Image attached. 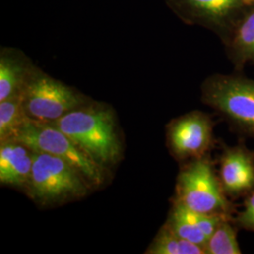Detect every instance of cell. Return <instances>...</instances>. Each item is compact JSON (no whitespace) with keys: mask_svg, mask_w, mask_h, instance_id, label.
<instances>
[{"mask_svg":"<svg viewBox=\"0 0 254 254\" xmlns=\"http://www.w3.org/2000/svg\"><path fill=\"white\" fill-rule=\"evenodd\" d=\"M72 110L51 123L102 167L115 164L122 154L114 115L104 107H87Z\"/></svg>","mask_w":254,"mask_h":254,"instance_id":"6da1fadb","label":"cell"},{"mask_svg":"<svg viewBox=\"0 0 254 254\" xmlns=\"http://www.w3.org/2000/svg\"><path fill=\"white\" fill-rule=\"evenodd\" d=\"M200 98L232 130L254 137V79L241 72L214 73L201 83Z\"/></svg>","mask_w":254,"mask_h":254,"instance_id":"7a4b0ae2","label":"cell"},{"mask_svg":"<svg viewBox=\"0 0 254 254\" xmlns=\"http://www.w3.org/2000/svg\"><path fill=\"white\" fill-rule=\"evenodd\" d=\"M175 201L193 212L234 218L235 204L225 195L208 154L190 160L176 182Z\"/></svg>","mask_w":254,"mask_h":254,"instance_id":"3957f363","label":"cell"},{"mask_svg":"<svg viewBox=\"0 0 254 254\" xmlns=\"http://www.w3.org/2000/svg\"><path fill=\"white\" fill-rule=\"evenodd\" d=\"M90 183L71 164L51 154L34 152L26 189L32 200L52 204L85 196Z\"/></svg>","mask_w":254,"mask_h":254,"instance_id":"277c9868","label":"cell"},{"mask_svg":"<svg viewBox=\"0 0 254 254\" xmlns=\"http://www.w3.org/2000/svg\"><path fill=\"white\" fill-rule=\"evenodd\" d=\"M12 138L23 142L33 152L51 154L71 164L91 187L104 183V167L95 162L69 136L51 124L27 118Z\"/></svg>","mask_w":254,"mask_h":254,"instance_id":"5b68a950","label":"cell"},{"mask_svg":"<svg viewBox=\"0 0 254 254\" xmlns=\"http://www.w3.org/2000/svg\"><path fill=\"white\" fill-rule=\"evenodd\" d=\"M27 118L54 123L68 112L88 104L80 92L36 67L21 93Z\"/></svg>","mask_w":254,"mask_h":254,"instance_id":"8992f818","label":"cell"},{"mask_svg":"<svg viewBox=\"0 0 254 254\" xmlns=\"http://www.w3.org/2000/svg\"><path fill=\"white\" fill-rule=\"evenodd\" d=\"M182 22L212 31L223 43L254 0H164Z\"/></svg>","mask_w":254,"mask_h":254,"instance_id":"52a82bcc","label":"cell"},{"mask_svg":"<svg viewBox=\"0 0 254 254\" xmlns=\"http://www.w3.org/2000/svg\"><path fill=\"white\" fill-rule=\"evenodd\" d=\"M215 123L206 113L192 111L173 120L167 128L171 154L180 161L207 155L215 143Z\"/></svg>","mask_w":254,"mask_h":254,"instance_id":"ba28073f","label":"cell"},{"mask_svg":"<svg viewBox=\"0 0 254 254\" xmlns=\"http://www.w3.org/2000/svg\"><path fill=\"white\" fill-rule=\"evenodd\" d=\"M218 159V178L230 200L245 197L254 190V151L243 142L236 145L221 144Z\"/></svg>","mask_w":254,"mask_h":254,"instance_id":"9c48e42d","label":"cell"},{"mask_svg":"<svg viewBox=\"0 0 254 254\" xmlns=\"http://www.w3.org/2000/svg\"><path fill=\"white\" fill-rule=\"evenodd\" d=\"M36 66L27 55L12 47L0 50V102L20 95Z\"/></svg>","mask_w":254,"mask_h":254,"instance_id":"30bf717a","label":"cell"},{"mask_svg":"<svg viewBox=\"0 0 254 254\" xmlns=\"http://www.w3.org/2000/svg\"><path fill=\"white\" fill-rule=\"evenodd\" d=\"M34 152L15 138L1 141L0 182L2 185L26 187L29 179Z\"/></svg>","mask_w":254,"mask_h":254,"instance_id":"8fae6325","label":"cell"},{"mask_svg":"<svg viewBox=\"0 0 254 254\" xmlns=\"http://www.w3.org/2000/svg\"><path fill=\"white\" fill-rule=\"evenodd\" d=\"M222 45L235 72H242L247 64L254 65V7L236 24Z\"/></svg>","mask_w":254,"mask_h":254,"instance_id":"7c38bea8","label":"cell"},{"mask_svg":"<svg viewBox=\"0 0 254 254\" xmlns=\"http://www.w3.org/2000/svg\"><path fill=\"white\" fill-rule=\"evenodd\" d=\"M165 225L175 235L205 249L207 236L196 225L191 218L190 211L181 203L173 200V208Z\"/></svg>","mask_w":254,"mask_h":254,"instance_id":"4fadbf2b","label":"cell"},{"mask_svg":"<svg viewBox=\"0 0 254 254\" xmlns=\"http://www.w3.org/2000/svg\"><path fill=\"white\" fill-rule=\"evenodd\" d=\"M147 254H206L205 249L175 235L166 225L161 228L154 238Z\"/></svg>","mask_w":254,"mask_h":254,"instance_id":"5bb4252c","label":"cell"},{"mask_svg":"<svg viewBox=\"0 0 254 254\" xmlns=\"http://www.w3.org/2000/svg\"><path fill=\"white\" fill-rule=\"evenodd\" d=\"M233 218H224L210 236L205 245L206 254H240L237 231Z\"/></svg>","mask_w":254,"mask_h":254,"instance_id":"9a60e30c","label":"cell"},{"mask_svg":"<svg viewBox=\"0 0 254 254\" xmlns=\"http://www.w3.org/2000/svg\"><path fill=\"white\" fill-rule=\"evenodd\" d=\"M27 116L21 94L0 102V140L12 138Z\"/></svg>","mask_w":254,"mask_h":254,"instance_id":"2e32d148","label":"cell"},{"mask_svg":"<svg viewBox=\"0 0 254 254\" xmlns=\"http://www.w3.org/2000/svg\"><path fill=\"white\" fill-rule=\"evenodd\" d=\"M233 221L238 229L254 232V190L244 197L243 209L236 212Z\"/></svg>","mask_w":254,"mask_h":254,"instance_id":"e0dca14e","label":"cell"}]
</instances>
